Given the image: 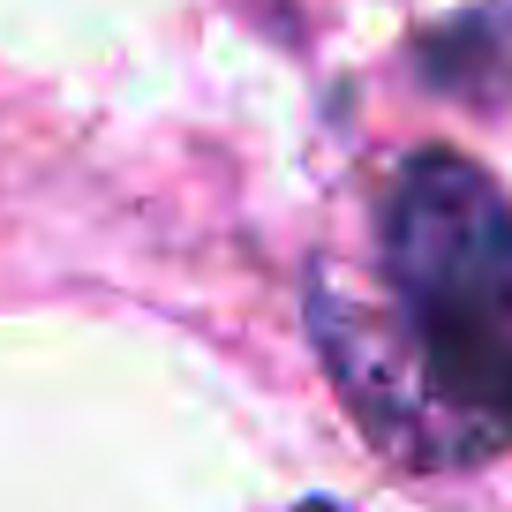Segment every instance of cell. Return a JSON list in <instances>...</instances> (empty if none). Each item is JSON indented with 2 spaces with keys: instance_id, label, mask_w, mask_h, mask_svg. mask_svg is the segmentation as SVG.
Returning <instances> with one entry per match:
<instances>
[{
  "instance_id": "1",
  "label": "cell",
  "mask_w": 512,
  "mask_h": 512,
  "mask_svg": "<svg viewBox=\"0 0 512 512\" xmlns=\"http://www.w3.org/2000/svg\"><path fill=\"white\" fill-rule=\"evenodd\" d=\"M384 272L415 362V452L467 460L512 445V204L475 159H407L384 211Z\"/></svg>"
},
{
  "instance_id": "2",
  "label": "cell",
  "mask_w": 512,
  "mask_h": 512,
  "mask_svg": "<svg viewBox=\"0 0 512 512\" xmlns=\"http://www.w3.org/2000/svg\"><path fill=\"white\" fill-rule=\"evenodd\" d=\"M415 53H422V76L445 98H512V0L452 16Z\"/></svg>"
}]
</instances>
